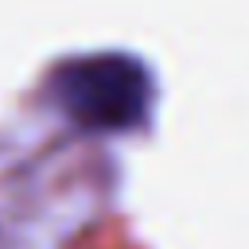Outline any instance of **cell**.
<instances>
[{
	"label": "cell",
	"instance_id": "obj_1",
	"mask_svg": "<svg viewBox=\"0 0 249 249\" xmlns=\"http://www.w3.org/2000/svg\"><path fill=\"white\" fill-rule=\"evenodd\" d=\"M58 105L89 128H132L148 117L152 78L140 58L101 51L58 66L54 74Z\"/></svg>",
	"mask_w": 249,
	"mask_h": 249
}]
</instances>
